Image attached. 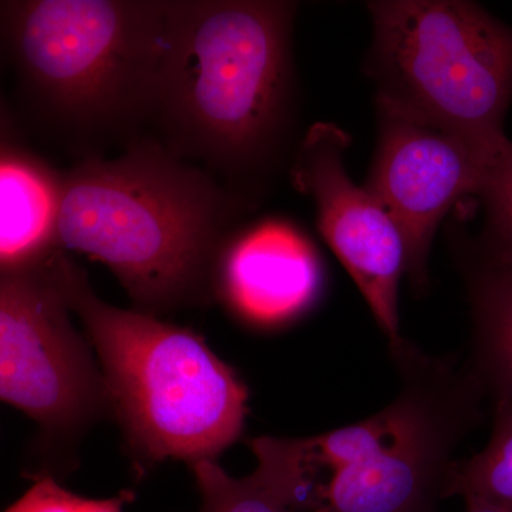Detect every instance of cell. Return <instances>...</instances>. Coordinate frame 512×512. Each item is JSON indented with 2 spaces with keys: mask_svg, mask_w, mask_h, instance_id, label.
<instances>
[{
  "mask_svg": "<svg viewBox=\"0 0 512 512\" xmlns=\"http://www.w3.org/2000/svg\"><path fill=\"white\" fill-rule=\"evenodd\" d=\"M49 271L99 357L107 403L141 471L174 458L215 461L241 436L248 390L190 329L99 298L66 252Z\"/></svg>",
  "mask_w": 512,
  "mask_h": 512,
  "instance_id": "cell-4",
  "label": "cell"
},
{
  "mask_svg": "<svg viewBox=\"0 0 512 512\" xmlns=\"http://www.w3.org/2000/svg\"><path fill=\"white\" fill-rule=\"evenodd\" d=\"M473 320L466 362L491 403L512 400V264L488 261L470 241L454 239Z\"/></svg>",
  "mask_w": 512,
  "mask_h": 512,
  "instance_id": "cell-12",
  "label": "cell"
},
{
  "mask_svg": "<svg viewBox=\"0 0 512 512\" xmlns=\"http://www.w3.org/2000/svg\"><path fill=\"white\" fill-rule=\"evenodd\" d=\"M62 175L9 138L0 141V276L33 271L62 252Z\"/></svg>",
  "mask_w": 512,
  "mask_h": 512,
  "instance_id": "cell-11",
  "label": "cell"
},
{
  "mask_svg": "<svg viewBox=\"0 0 512 512\" xmlns=\"http://www.w3.org/2000/svg\"><path fill=\"white\" fill-rule=\"evenodd\" d=\"M170 0L0 3L12 55L30 92L76 144L150 123Z\"/></svg>",
  "mask_w": 512,
  "mask_h": 512,
  "instance_id": "cell-5",
  "label": "cell"
},
{
  "mask_svg": "<svg viewBox=\"0 0 512 512\" xmlns=\"http://www.w3.org/2000/svg\"><path fill=\"white\" fill-rule=\"evenodd\" d=\"M322 266L315 248L285 221L235 231L218 264L215 296L255 326L298 318L318 299Z\"/></svg>",
  "mask_w": 512,
  "mask_h": 512,
  "instance_id": "cell-10",
  "label": "cell"
},
{
  "mask_svg": "<svg viewBox=\"0 0 512 512\" xmlns=\"http://www.w3.org/2000/svg\"><path fill=\"white\" fill-rule=\"evenodd\" d=\"M47 264L0 276V400L46 436L73 439L109 403L92 346L74 328Z\"/></svg>",
  "mask_w": 512,
  "mask_h": 512,
  "instance_id": "cell-7",
  "label": "cell"
},
{
  "mask_svg": "<svg viewBox=\"0 0 512 512\" xmlns=\"http://www.w3.org/2000/svg\"><path fill=\"white\" fill-rule=\"evenodd\" d=\"M133 500L131 491H121L106 500H93L70 493L52 477L43 476L3 512H123Z\"/></svg>",
  "mask_w": 512,
  "mask_h": 512,
  "instance_id": "cell-16",
  "label": "cell"
},
{
  "mask_svg": "<svg viewBox=\"0 0 512 512\" xmlns=\"http://www.w3.org/2000/svg\"><path fill=\"white\" fill-rule=\"evenodd\" d=\"M485 224L478 241H470L488 261L512 264V156L488 174L480 194Z\"/></svg>",
  "mask_w": 512,
  "mask_h": 512,
  "instance_id": "cell-15",
  "label": "cell"
},
{
  "mask_svg": "<svg viewBox=\"0 0 512 512\" xmlns=\"http://www.w3.org/2000/svg\"><path fill=\"white\" fill-rule=\"evenodd\" d=\"M493 431L483 451L454 461L446 498L487 501L512 507V400L493 402Z\"/></svg>",
  "mask_w": 512,
  "mask_h": 512,
  "instance_id": "cell-13",
  "label": "cell"
},
{
  "mask_svg": "<svg viewBox=\"0 0 512 512\" xmlns=\"http://www.w3.org/2000/svg\"><path fill=\"white\" fill-rule=\"evenodd\" d=\"M399 396L375 416L305 439L249 443L299 512H436L454 451L483 423L488 397L466 362L393 353Z\"/></svg>",
  "mask_w": 512,
  "mask_h": 512,
  "instance_id": "cell-3",
  "label": "cell"
},
{
  "mask_svg": "<svg viewBox=\"0 0 512 512\" xmlns=\"http://www.w3.org/2000/svg\"><path fill=\"white\" fill-rule=\"evenodd\" d=\"M466 512H512V507L487 501H466Z\"/></svg>",
  "mask_w": 512,
  "mask_h": 512,
  "instance_id": "cell-17",
  "label": "cell"
},
{
  "mask_svg": "<svg viewBox=\"0 0 512 512\" xmlns=\"http://www.w3.org/2000/svg\"><path fill=\"white\" fill-rule=\"evenodd\" d=\"M376 107L457 138L488 174L512 156V28L466 0L367 3Z\"/></svg>",
  "mask_w": 512,
  "mask_h": 512,
  "instance_id": "cell-6",
  "label": "cell"
},
{
  "mask_svg": "<svg viewBox=\"0 0 512 512\" xmlns=\"http://www.w3.org/2000/svg\"><path fill=\"white\" fill-rule=\"evenodd\" d=\"M349 146L350 137L342 128L313 124L296 148L291 177L315 204L320 235L348 269L394 353L406 343L399 313L406 248L386 208L365 185L349 177Z\"/></svg>",
  "mask_w": 512,
  "mask_h": 512,
  "instance_id": "cell-8",
  "label": "cell"
},
{
  "mask_svg": "<svg viewBox=\"0 0 512 512\" xmlns=\"http://www.w3.org/2000/svg\"><path fill=\"white\" fill-rule=\"evenodd\" d=\"M298 3L170 0L150 123L249 210L295 156Z\"/></svg>",
  "mask_w": 512,
  "mask_h": 512,
  "instance_id": "cell-1",
  "label": "cell"
},
{
  "mask_svg": "<svg viewBox=\"0 0 512 512\" xmlns=\"http://www.w3.org/2000/svg\"><path fill=\"white\" fill-rule=\"evenodd\" d=\"M8 138V123H6V119L5 117H3L2 110H0V141L8 140Z\"/></svg>",
  "mask_w": 512,
  "mask_h": 512,
  "instance_id": "cell-18",
  "label": "cell"
},
{
  "mask_svg": "<svg viewBox=\"0 0 512 512\" xmlns=\"http://www.w3.org/2000/svg\"><path fill=\"white\" fill-rule=\"evenodd\" d=\"M377 143L365 187L386 208L406 248L413 292H429L437 229L468 197H480L488 171L463 143L439 128L376 107Z\"/></svg>",
  "mask_w": 512,
  "mask_h": 512,
  "instance_id": "cell-9",
  "label": "cell"
},
{
  "mask_svg": "<svg viewBox=\"0 0 512 512\" xmlns=\"http://www.w3.org/2000/svg\"><path fill=\"white\" fill-rule=\"evenodd\" d=\"M191 468L201 497L198 512H299L262 468L242 478L229 476L211 460Z\"/></svg>",
  "mask_w": 512,
  "mask_h": 512,
  "instance_id": "cell-14",
  "label": "cell"
},
{
  "mask_svg": "<svg viewBox=\"0 0 512 512\" xmlns=\"http://www.w3.org/2000/svg\"><path fill=\"white\" fill-rule=\"evenodd\" d=\"M248 211L207 171L140 137L62 175L57 244L103 262L134 309L158 318L215 298L222 251Z\"/></svg>",
  "mask_w": 512,
  "mask_h": 512,
  "instance_id": "cell-2",
  "label": "cell"
}]
</instances>
